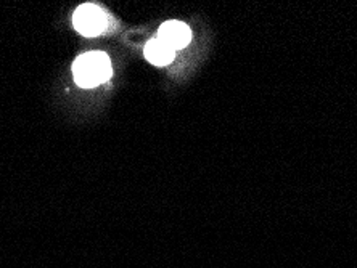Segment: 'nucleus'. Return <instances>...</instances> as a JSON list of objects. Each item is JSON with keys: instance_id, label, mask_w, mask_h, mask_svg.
<instances>
[{"instance_id": "nucleus-1", "label": "nucleus", "mask_w": 357, "mask_h": 268, "mask_svg": "<svg viewBox=\"0 0 357 268\" xmlns=\"http://www.w3.org/2000/svg\"><path fill=\"white\" fill-rule=\"evenodd\" d=\"M112 76V63L102 52H91L75 63V77L81 87L91 88L107 82Z\"/></svg>"}, {"instance_id": "nucleus-2", "label": "nucleus", "mask_w": 357, "mask_h": 268, "mask_svg": "<svg viewBox=\"0 0 357 268\" xmlns=\"http://www.w3.org/2000/svg\"><path fill=\"white\" fill-rule=\"evenodd\" d=\"M75 26L81 34L93 38L107 29V15L96 5H81L75 13Z\"/></svg>"}, {"instance_id": "nucleus-3", "label": "nucleus", "mask_w": 357, "mask_h": 268, "mask_svg": "<svg viewBox=\"0 0 357 268\" xmlns=\"http://www.w3.org/2000/svg\"><path fill=\"white\" fill-rule=\"evenodd\" d=\"M158 39L169 45L172 50H178L192 40V31L181 21H167L160 28Z\"/></svg>"}, {"instance_id": "nucleus-4", "label": "nucleus", "mask_w": 357, "mask_h": 268, "mask_svg": "<svg viewBox=\"0 0 357 268\" xmlns=\"http://www.w3.org/2000/svg\"><path fill=\"white\" fill-rule=\"evenodd\" d=\"M174 52L169 45L160 39L150 40L145 47V56L150 63H153L156 66H166L174 60Z\"/></svg>"}]
</instances>
